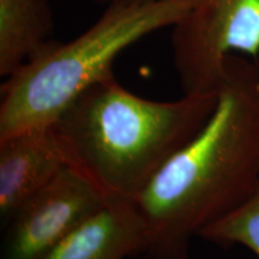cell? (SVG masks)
<instances>
[{
	"instance_id": "obj_1",
	"label": "cell",
	"mask_w": 259,
	"mask_h": 259,
	"mask_svg": "<svg viewBox=\"0 0 259 259\" xmlns=\"http://www.w3.org/2000/svg\"><path fill=\"white\" fill-rule=\"evenodd\" d=\"M259 181V63L227 57L215 108L137 198L141 259H190L191 240L250 196Z\"/></svg>"
},
{
	"instance_id": "obj_2",
	"label": "cell",
	"mask_w": 259,
	"mask_h": 259,
	"mask_svg": "<svg viewBox=\"0 0 259 259\" xmlns=\"http://www.w3.org/2000/svg\"><path fill=\"white\" fill-rule=\"evenodd\" d=\"M218 92L153 101L114 76L83 92L53 122L67 163L107 199L135 200L202 128Z\"/></svg>"
},
{
	"instance_id": "obj_3",
	"label": "cell",
	"mask_w": 259,
	"mask_h": 259,
	"mask_svg": "<svg viewBox=\"0 0 259 259\" xmlns=\"http://www.w3.org/2000/svg\"><path fill=\"white\" fill-rule=\"evenodd\" d=\"M190 9V0L108 5L92 27L69 42L51 41L2 85L0 139L52 125L83 92L114 76L126 48L167 27Z\"/></svg>"
},
{
	"instance_id": "obj_4",
	"label": "cell",
	"mask_w": 259,
	"mask_h": 259,
	"mask_svg": "<svg viewBox=\"0 0 259 259\" xmlns=\"http://www.w3.org/2000/svg\"><path fill=\"white\" fill-rule=\"evenodd\" d=\"M171 50L184 95L218 92L227 57L259 56V0H190Z\"/></svg>"
},
{
	"instance_id": "obj_5",
	"label": "cell",
	"mask_w": 259,
	"mask_h": 259,
	"mask_svg": "<svg viewBox=\"0 0 259 259\" xmlns=\"http://www.w3.org/2000/svg\"><path fill=\"white\" fill-rule=\"evenodd\" d=\"M108 199L67 166L6 221L2 259H44Z\"/></svg>"
},
{
	"instance_id": "obj_6",
	"label": "cell",
	"mask_w": 259,
	"mask_h": 259,
	"mask_svg": "<svg viewBox=\"0 0 259 259\" xmlns=\"http://www.w3.org/2000/svg\"><path fill=\"white\" fill-rule=\"evenodd\" d=\"M69 166L56 130L38 126L0 139V216L5 223L22 204Z\"/></svg>"
},
{
	"instance_id": "obj_7",
	"label": "cell",
	"mask_w": 259,
	"mask_h": 259,
	"mask_svg": "<svg viewBox=\"0 0 259 259\" xmlns=\"http://www.w3.org/2000/svg\"><path fill=\"white\" fill-rule=\"evenodd\" d=\"M145 227L135 200L111 199L44 259H125L139 255Z\"/></svg>"
},
{
	"instance_id": "obj_8",
	"label": "cell",
	"mask_w": 259,
	"mask_h": 259,
	"mask_svg": "<svg viewBox=\"0 0 259 259\" xmlns=\"http://www.w3.org/2000/svg\"><path fill=\"white\" fill-rule=\"evenodd\" d=\"M53 30L47 0H0V76L8 78L36 56Z\"/></svg>"
},
{
	"instance_id": "obj_9",
	"label": "cell",
	"mask_w": 259,
	"mask_h": 259,
	"mask_svg": "<svg viewBox=\"0 0 259 259\" xmlns=\"http://www.w3.org/2000/svg\"><path fill=\"white\" fill-rule=\"evenodd\" d=\"M198 236L222 247L244 246L259 259V181L238 208L202 229Z\"/></svg>"
},
{
	"instance_id": "obj_10",
	"label": "cell",
	"mask_w": 259,
	"mask_h": 259,
	"mask_svg": "<svg viewBox=\"0 0 259 259\" xmlns=\"http://www.w3.org/2000/svg\"><path fill=\"white\" fill-rule=\"evenodd\" d=\"M96 3L103 5H131V4H143V3L153 2V0H95Z\"/></svg>"
}]
</instances>
